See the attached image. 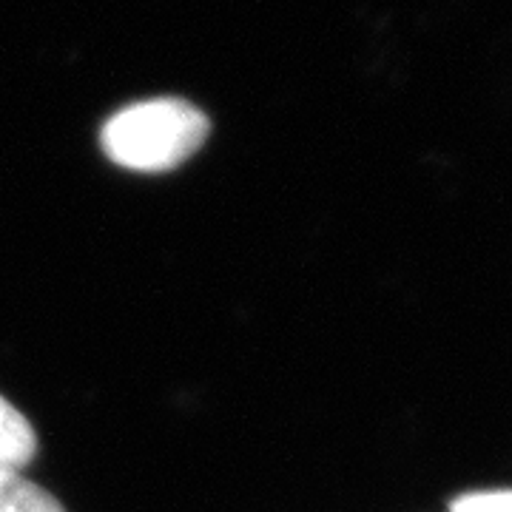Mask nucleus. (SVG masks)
<instances>
[{
	"label": "nucleus",
	"mask_w": 512,
	"mask_h": 512,
	"mask_svg": "<svg viewBox=\"0 0 512 512\" xmlns=\"http://www.w3.org/2000/svg\"><path fill=\"white\" fill-rule=\"evenodd\" d=\"M208 117L180 97L143 100L111 114L100 146L111 163L128 171H171L197 154L208 137Z\"/></svg>",
	"instance_id": "1"
},
{
	"label": "nucleus",
	"mask_w": 512,
	"mask_h": 512,
	"mask_svg": "<svg viewBox=\"0 0 512 512\" xmlns=\"http://www.w3.org/2000/svg\"><path fill=\"white\" fill-rule=\"evenodd\" d=\"M35 453V427L15 404L0 396V473H23Z\"/></svg>",
	"instance_id": "2"
},
{
	"label": "nucleus",
	"mask_w": 512,
	"mask_h": 512,
	"mask_svg": "<svg viewBox=\"0 0 512 512\" xmlns=\"http://www.w3.org/2000/svg\"><path fill=\"white\" fill-rule=\"evenodd\" d=\"M0 512H66L55 495L23 473H0Z\"/></svg>",
	"instance_id": "3"
},
{
	"label": "nucleus",
	"mask_w": 512,
	"mask_h": 512,
	"mask_svg": "<svg viewBox=\"0 0 512 512\" xmlns=\"http://www.w3.org/2000/svg\"><path fill=\"white\" fill-rule=\"evenodd\" d=\"M453 512H512V490H478L458 495Z\"/></svg>",
	"instance_id": "4"
}]
</instances>
